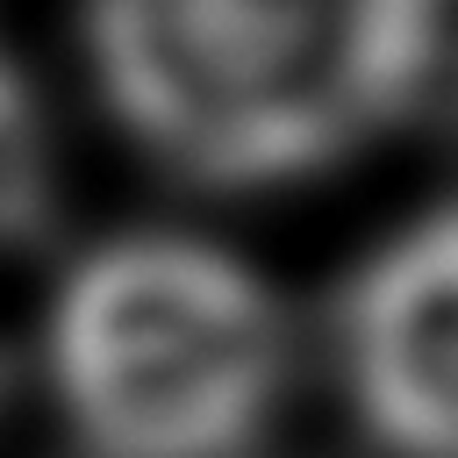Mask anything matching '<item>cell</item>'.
<instances>
[{"instance_id":"cell-2","label":"cell","mask_w":458,"mask_h":458,"mask_svg":"<svg viewBox=\"0 0 458 458\" xmlns=\"http://www.w3.org/2000/svg\"><path fill=\"white\" fill-rule=\"evenodd\" d=\"M50 372L93 458H243L286 394V322L229 250L136 229L72 265Z\"/></svg>"},{"instance_id":"cell-4","label":"cell","mask_w":458,"mask_h":458,"mask_svg":"<svg viewBox=\"0 0 458 458\" xmlns=\"http://www.w3.org/2000/svg\"><path fill=\"white\" fill-rule=\"evenodd\" d=\"M50 200H57V157L43 114L14 79V64L0 57V250L36 243L50 229Z\"/></svg>"},{"instance_id":"cell-1","label":"cell","mask_w":458,"mask_h":458,"mask_svg":"<svg viewBox=\"0 0 458 458\" xmlns=\"http://www.w3.org/2000/svg\"><path fill=\"white\" fill-rule=\"evenodd\" d=\"M444 0H86L122 129L208 186H272L401 114Z\"/></svg>"},{"instance_id":"cell-3","label":"cell","mask_w":458,"mask_h":458,"mask_svg":"<svg viewBox=\"0 0 458 458\" xmlns=\"http://www.w3.org/2000/svg\"><path fill=\"white\" fill-rule=\"evenodd\" d=\"M344 372L394 458H458V208L394 229L344 293Z\"/></svg>"}]
</instances>
